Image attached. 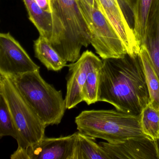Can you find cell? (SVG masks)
Returning a JSON list of instances; mask_svg holds the SVG:
<instances>
[{"label":"cell","instance_id":"cell-1","mask_svg":"<svg viewBox=\"0 0 159 159\" xmlns=\"http://www.w3.org/2000/svg\"><path fill=\"white\" fill-rule=\"evenodd\" d=\"M102 60L98 101L109 103L126 114L140 115L150 97L139 55Z\"/></svg>","mask_w":159,"mask_h":159},{"label":"cell","instance_id":"cell-18","mask_svg":"<svg viewBox=\"0 0 159 159\" xmlns=\"http://www.w3.org/2000/svg\"><path fill=\"white\" fill-rule=\"evenodd\" d=\"M103 66V60L99 57L95 61L87 76L83 89L84 101L88 105L98 101V85L100 70Z\"/></svg>","mask_w":159,"mask_h":159},{"label":"cell","instance_id":"cell-5","mask_svg":"<svg viewBox=\"0 0 159 159\" xmlns=\"http://www.w3.org/2000/svg\"><path fill=\"white\" fill-rule=\"evenodd\" d=\"M7 76L46 126L61 123L67 109L62 91L43 80L39 70Z\"/></svg>","mask_w":159,"mask_h":159},{"label":"cell","instance_id":"cell-19","mask_svg":"<svg viewBox=\"0 0 159 159\" xmlns=\"http://www.w3.org/2000/svg\"><path fill=\"white\" fill-rule=\"evenodd\" d=\"M140 123L143 134L152 140H157L159 138V111L153 108L150 103L140 114Z\"/></svg>","mask_w":159,"mask_h":159},{"label":"cell","instance_id":"cell-8","mask_svg":"<svg viewBox=\"0 0 159 159\" xmlns=\"http://www.w3.org/2000/svg\"><path fill=\"white\" fill-rule=\"evenodd\" d=\"M99 144L110 159H159L157 140L147 136L131 138L118 144Z\"/></svg>","mask_w":159,"mask_h":159},{"label":"cell","instance_id":"cell-23","mask_svg":"<svg viewBox=\"0 0 159 159\" xmlns=\"http://www.w3.org/2000/svg\"><path fill=\"white\" fill-rule=\"evenodd\" d=\"M80 1L83 2L87 3L89 6L93 7V8L98 7L96 0H80Z\"/></svg>","mask_w":159,"mask_h":159},{"label":"cell","instance_id":"cell-16","mask_svg":"<svg viewBox=\"0 0 159 159\" xmlns=\"http://www.w3.org/2000/svg\"><path fill=\"white\" fill-rule=\"evenodd\" d=\"M139 57L144 67L146 82L150 97V104L153 108L159 111V77L154 69L148 51L144 45H141Z\"/></svg>","mask_w":159,"mask_h":159},{"label":"cell","instance_id":"cell-15","mask_svg":"<svg viewBox=\"0 0 159 159\" xmlns=\"http://www.w3.org/2000/svg\"><path fill=\"white\" fill-rule=\"evenodd\" d=\"M95 139L78 131L74 159H110Z\"/></svg>","mask_w":159,"mask_h":159},{"label":"cell","instance_id":"cell-11","mask_svg":"<svg viewBox=\"0 0 159 159\" xmlns=\"http://www.w3.org/2000/svg\"><path fill=\"white\" fill-rule=\"evenodd\" d=\"M77 132L58 138L46 137L39 143L30 146L29 159H74Z\"/></svg>","mask_w":159,"mask_h":159},{"label":"cell","instance_id":"cell-2","mask_svg":"<svg viewBox=\"0 0 159 159\" xmlns=\"http://www.w3.org/2000/svg\"><path fill=\"white\" fill-rule=\"evenodd\" d=\"M52 46L67 62L77 61L83 47L91 44V34L77 0H51Z\"/></svg>","mask_w":159,"mask_h":159},{"label":"cell","instance_id":"cell-7","mask_svg":"<svg viewBox=\"0 0 159 159\" xmlns=\"http://www.w3.org/2000/svg\"><path fill=\"white\" fill-rule=\"evenodd\" d=\"M39 70L10 33L0 34V74L11 76Z\"/></svg>","mask_w":159,"mask_h":159},{"label":"cell","instance_id":"cell-21","mask_svg":"<svg viewBox=\"0 0 159 159\" xmlns=\"http://www.w3.org/2000/svg\"><path fill=\"white\" fill-rule=\"evenodd\" d=\"M128 22L134 25V8L135 0H117Z\"/></svg>","mask_w":159,"mask_h":159},{"label":"cell","instance_id":"cell-20","mask_svg":"<svg viewBox=\"0 0 159 159\" xmlns=\"http://www.w3.org/2000/svg\"><path fill=\"white\" fill-rule=\"evenodd\" d=\"M8 136L16 140L17 131L7 102L0 94V138Z\"/></svg>","mask_w":159,"mask_h":159},{"label":"cell","instance_id":"cell-10","mask_svg":"<svg viewBox=\"0 0 159 159\" xmlns=\"http://www.w3.org/2000/svg\"><path fill=\"white\" fill-rule=\"evenodd\" d=\"M97 4L120 36L127 54L131 56L138 55L141 44L117 0H98Z\"/></svg>","mask_w":159,"mask_h":159},{"label":"cell","instance_id":"cell-12","mask_svg":"<svg viewBox=\"0 0 159 159\" xmlns=\"http://www.w3.org/2000/svg\"><path fill=\"white\" fill-rule=\"evenodd\" d=\"M35 56L49 70L58 71L67 66V62L52 46L47 38L40 35L34 41Z\"/></svg>","mask_w":159,"mask_h":159},{"label":"cell","instance_id":"cell-25","mask_svg":"<svg viewBox=\"0 0 159 159\" xmlns=\"http://www.w3.org/2000/svg\"><path fill=\"white\" fill-rule=\"evenodd\" d=\"M97 1L98 0H96V1L97 3Z\"/></svg>","mask_w":159,"mask_h":159},{"label":"cell","instance_id":"cell-3","mask_svg":"<svg viewBox=\"0 0 159 159\" xmlns=\"http://www.w3.org/2000/svg\"><path fill=\"white\" fill-rule=\"evenodd\" d=\"M0 94L7 102L17 133L18 148L12 159H29L28 148L45 137L46 126L8 76L0 74Z\"/></svg>","mask_w":159,"mask_h":159},{"label":"cell","instance_id":"cell-13","mask_svg":"<svg viewBox=\"0 0 159 159\" xmlns=\"http://www.w3.org/2000/svg\"><path fill=\"white\" fill-rule=\"evenodd\" d=\"M141 45H144L147 49L159 77V2L150 16L144 41Z\"/></svg>","mask_w":159,"mask_h":159},{"label":"cell","instance_id":"cell-6","mask_svg":"<svg viewBox=\"0 0 159 159\" xmlns=\"http://www.w3.org/2000/svg\"><path fill=\"white\" fill-rule=\"evenodd\" d=\"M91 34V44L102 59L120 58L127 52L120 36L98 7L77 0Z\"/></svg>","mask_w":159,"mask_h":159},{"label":"cell","instance_id":"cell-4","mask_svg":"<svg viewBox=\"0 0 159 159\" xmlns=\"http://www.w3.org/2000/svg\"><path fill=\"white\" fill-rule=\"evenodd\" d=\"M140 115L126 114L117 110H91L82 111L75 118L78 131L111 144L128 139L146 136L141 130Z\"/></svg>","mask_w":159,"mask_h":159},{"label":"cell","instance_id":"cell-22","mask_svg":"<svg viewBox=\"0 0 159 159\" xmlns=\"http://www.w3.org/2000/svg\"><path fill=\"white\" fill-rule=\"evenodd\" d=\"M37 4L45 11L52 13L51 0H35Z\"/></svg>","mask_w":159,"mask_h":159},{"label":"cell","instance_id":"cell-14","mask_svg":"<svg viewBox=\"0 0 159 159\" xmlns=\"http://www.w3.org/2000/svg\"><path fill=\"white\" fill-rule=\"evenodd\" d=\"M30 20L35 25L40 36L51 41L52 36L53 18L52 13L45 11L35 0H24Z\"/></svg>","mask_w":159,"mask_h":159},{"label":"cell","instance_id":"cell-9","mask_svg":"<svg viewBox=\"0 0 159 159\" xmlns=\"http://www.w3.org/2000/svg\"><path fill=\"white\" fill-rule=\"evenodd\" d=\"M98 57L92 51L86 50L77 61L67 66L69 71L65 98L67 109L73 108L84 101V87L89 71Z\"/></svg>","mask_w":159,"mask_h":159},{"label":"cell","instance_id":"cell-17","mask_svg":"<svg viewBox=\"0 0 159 159\" xmlns=\"http://www.w3.org/2000/svg\"><path fill=\"white\" fill-rule=\"evenodd\" d=\"M159 2V0H135L133 28L141 45L144 41L150 16Z\"/></svg>","mask_w":159,"mask_h":159},{"label":"cell","instance_id":"cell-24","mask_svg":"<svg viewBox=\"0 0 159 159\" xmlns=\"http://www.w3.org/2000/svg\"><path fill=\"white\" fill-rule=\"evenodd\" d=\"M157 145H158V149H159V139H157Z\"/></svg>","mask_w":159,"mask_h":159}]
</instances>
